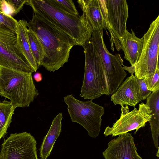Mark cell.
<instances>
[{
    "label": "cell",
    "instance_id": "6da1fadb",
    "mask_svg": "<svg viewBox=\"0 0 159 159\" xmlns=\"http://www.w3.org/2000/svg\"><path fill=\"white\" fill-rule=\"evenodd\" d=\"M27 27L42 47L44 57L41 66L54 72L68 61L70 51L76 44L67 33L51 20L34 12Z\"/></svg>",
    "mask_w": 159,
    "mask_h": 159
},
{
    "label": "cell",
    "instance_id": "7a4b0ae2",
    "mask_svg": "<svg viewBox=\"0 0 159 159\" xmlns=\"http://www.w3.org/2000/svg\"><path fill=\"white\" fill-rule=\"evenodd\" d=\"M33 12L54 22L82 46L91 38L93 29L84 14L76 15L67 12L50 0H26Z\"/></svg>",
    "mask_w": 159,
    "mask_h": 159
},
{
    "label": "cell",
    "instance_id": "3957f363",
    "mask_svg": "<svg viewBox=\"0 0 159 159\" xmlns=\"http://www.w3.org/2000/svg\"><path fill=\"white\" fill-rule=\"evenodd\" d=\"M85 55L84 72L80 96L93 100L110 95L104 67L100 54L91 38L83 46Z\"/></svg>",
    "mask_w": 159,
    "mask_h": 159
},
{
    "label": "cell",
    "instance_id": "277c9868",
    "mask_svg": "<svg viewBox=\"0 0 159 159\" xmlns=\"http://www.w3.org/2000/svg\"><path fill=\"white\" fill-rule=\"evenodd\" d=\"M32 73L0 66V96L10 99L16 108L29 107L39 94Z\"/></svg>",
    "mask_w": 159,
    "mask_h": 159
},
{
    "label": "cell",
    "instance_id": "5b68a950",
    "mask_svg": "<svg viewBox=\"0 0 159 159\" xmlns=\"http://www.w3.org/2000/svg\"><path fill=\"white\" fill-rule=\"evenodd\" d=\"M143 37V46L139 60L133 67H124L131 75L134 73L135 76L139 79L152 76L159 66V15L150 24Z\"/></svg>",
    "mask_w": 159,
    "mask_h": 159
},
{
    "label": "cell",
    "instance_id": "8992f818",
    "mask_svg": "<svg viewBox=\"0 0 159 159\" xmlns=\"http://www.w3.org/2000/svg\"><path fill=\"white\" fill-rule=\"evenodd\" d=\"M64 100L67 106L68 112L71 121L83 126L90 137L96 138L100 132L104 108L91 100L83 101L78 100L72 94L64 97Z\"/></svg>",
    "mask_w": 159,
    "mask_h": 159
},
{
    "label": "cell",
    "instance_id": "52a82bcc",
    "mask_svg": "<svg viewBox=\"0 0 159 159\" xmlns=\"http://www.w3.org/2000/svg\"><path fill=\"white\" fill-rule=\"evenodd\" d=\"M103 30L93 31L92 38L100 54L104 67L110 94H113L123 82L127 73L119 54H111L107 49L103 38Z\"/></svg>",
    "mask_w": 159,
    "mask_h": 159
},
{
    "label": "cell",
    "instance_id": "ba28073f",
    "mask_svg": "<svg viewBox=\"0 0 159 159\" xmlns=\"http://www.w3.org/2000/svg\"><path fill=\"white\" fill-rule=\"evenodd\" d=\"M0 66L19 71L33 72L18 48L16 32L0 24Z\"/></svg>",
    "mask_w": 159,
    "mask_h": 159
},
{
    "label": "cell",
    "instance_id": "9c48e42d",
    "mask_svg": "<svg viewBox=\"0 0 159 159\" xmlns=\"http://www.w3.org/2000/svg\"><path fill=\"white\" fill-rule=\"evenodd\" d=\"M121 106V113L120 118L112 127L109 126L105 129V135L112 137L119 136L135 130V134L141 128L144 127L152 117L150 107L143 102L139 105V108L135 107L129 112L128 105Z\"/></svg>",
    "mask_w": 159,
    "mask_h": 159
},
{
    "label": "cell",
    "instance_id": "30bf717a",
    "mask_svg": "<svg viewBox=\"0 0 159 159\" xmlns=\"http://www.w3.org/2000/svg\"><path fill=\"white\" fill-rule=\"evenodd\" d=\"M36 145L29 133L11 134L2 144L0 159H38Z\"/></svg>",
    "mask_w": 159,
    "mask_h": 159
},
{
    "label": "cell",
    "instance_id": "8fae6325",
    "mask_svg": "<svg viewBox=\"0 0 159 159\" xmlns=\"http://www.w3.org/2000/svg\"><path fill=\"white\" fill-rule=\"evenodd\" d=\"M107 20L111 31V48L114 51L113 43L118 51L121 49L119 39L126 29L128 16V5L125 0H105Z\"/></svg>",
    "mask_w": 159,
    "mask_h": 159
},
{
    "label": "cell",
    "instance_id": "7c38bea8",
    "mask_svg": "<svg viewBox=\"0 0 159 159\" xmlns=\"http://www.w3.org/2000/svg\"><path fill=\"white\" fill-rule=\"evenodd\" d=\"M102 152L105 159H143L138 153L132 134L126 133L111 140Z\"/></svg>",
    "mask_w": 159,
    "mask_h": 159
},
{
    "label": "cell",
    "instance_id": "4fadbf2b",
    "mask_svg": "<svg viewBox=\"0 0 159 159\" xmlns=\"http://www.w3.org/2000/svg\"><path fill=\"white\" fill-rule=\"evenodd\" d=\"M111 98L115 105L134 107L142 101L137 78L133 74L131 75L112 94Z\"/></svg>",
    "mask_w": 159,
    "mask_h": 159
},
{
    "label": "cell",
    "instance_id": "5bb4252c",
    "mask_svg": "<svg viewBox=\"0 0 159 159\" xmlns=\"http://www.w3.org/2000/svg\"><path fill=\"white\" fill-rule=\"evenodd\" d=\"M131 33L127 30L119 39L121 49L124 53V58L129 62L133 67L139 60L143 46V37L139 38L131 29Z\"/></svg>",
    "mask_w": 159,
    "mask_h": 159
},
{
    "label": "cell",
    "instance_id": "9a60e30c",
    "mask_svg": "<svg viewBox=\"0 0 159 159\" xmlns=\"http://www.w3.org/2000/svg\"><path fill=\"white\" fill-rule=\"evenodd\" d=\"M77 2L93 31L106 29L105 20L99 0H78Z\"/></svg>",
    "mask_w": 159,
    "mask_h": 159
},
{
    "label": "cell",
    "instance_id": "2e32d148",
    "mask_svg": "<svg viewBox=\"0 0 159 159\" xmlns=\"http://www.w3.org/2000/svg\"><path fill=\"white\" fill-rule=\"evenodd\" d=\"M62 113L60 112L53 119L50 128L44 136L39 149L41 159H47L50 154L54 143L61 132Z\"/></svg>",
    "mask_w": 159,
    "mask_h": 159
},
{
    "label": "cell",
    "instance_id": "e0dca14e",
    "mask_svg": "<svg viewBox=\"0 0 159 159\" xmlns=\"http://www.w3.org/2000/svg\"><path fill=\"white\" fill-rule=\"evenodd\" d=\"M27 24V21L24 20H20L18 21L17 28L16 32L17 45L18 49L34 72L36 71L39 67L31 52L28 39L26 32Z\"/></svg>",
    "mask_w": 159,
    "mask_h": 159
},
{
    "label": "cell",
    "instance_id": "ac0fdd59",
    "mask_svg": "<svg viewBox=\"0 0 159 159\" xmlns=\"http://www.w3.org/2000/svg\"><path fill=\"white\" fill-rule=\"evenodd\" d=\"M151 111L152 117L148 121L151 129L152 138L155 148L159 149V90L152 92L147 98L146 103Z\"/></svg>",
    "mask_w": 159,
    "mask_h": 159
},
{
    "label": "cell",
    "instance_id": "d6986e66",
    "mask_svg": "<svg viewBox=\"0 0 159 159\" xmlns=\"http://www.w3.org/2000/svg\"><path fill=\"white\" fill-rule=\"evenodd\" d=\"M16 108L11 101H0V140L7 134Z\"/></svg>",
    "mask_w": 159,
    "mask_h": 159
},
{
    "label": "cell",
    "instance_id": "ffe728a7",
    "mask_svg": "<svg viewBox=\"0 0 159 159\" xmlns=\"http://www.w3.org/2000/svg\"><path fill=\"white\" fill-rule=\"evenodd\" d=\"M26 32L31 52L39 67L41 66L44 57L42 47L37 37L30 28H27Z\"/></svg>",
    "mask_w": 159,
    "mask_h": 159
},
{
    "label": "cell",
    "instance_id": "44dd1931",
    "mask_svg": "<svg viewBox=\"0 0 159 159\" xmlns=\"http://www.w3.org/2000/svg\"><path fill=\"white\" fill-rule=\"evenodd\" d=\"M50 1L54 4L67 12L76 15H79L72 0H50Z\"/></svg>",
    "mask_w": 159,
    "mask_h": 159
},
{
    "label": "cell",
    "instance_id": "7402d4cb",
    "mask_svg": "<svg viewBox=\"0 0 159 159\" xmlns=\"http://www.w3.org/2000/svg\"><path fill=\"white\" fill-rule=\"evenodd\" d=\"M0 24L16 32L17 28L18 21L11 16L6 15L0 11Z\"/></svg>",
    "mask_w": 159,
    "mask_h": 159
},
{
    "label": "cell",
    "instance_id": "603a6c76",
    "mask_svg": "<svg viewBox=\"0 0 159 159\" xmlns=\"http://www.w3.org/2000/svg\"><path fill=\"white\" fill-rule=\"evenodd\" d=\"M144 79L148 90L151 92L159 90V66L152 76Z\"/></svg>",
    "mask_w": 159,
    "mask_h": 159
},
{
    "label": "cell",
    "instance_id": "cb8c5ba5",
    "mask_svg": "<svg viewBox=\"0 0 159 159\" xmlns=\"http://www.w3.org/2000/svg\"><path fill=\"white\" fill-rule=\"evenodd\" d=\"M137 81L142 100L147 99L151 93V92L148 89L144 79H137Z\"/></svg>",
    "mask_w": 159,
    "mask_h": 159
},
{
    "label": "cell",
    "instance_id": "d4e9b609",
    "mask_svg": "<svg viewBox=\"0 0 159 159\" xmlns=\"http://www.w3.org/2000/svg\"><path fill=\"white\" fill-rule=\"evenodd\" d=\"M0 11L6 15L11 16L15 14L14 10L7 1L1 0Z\"/></svg>",
    "mask_w": 159,
    "mask_h": 159
},
{
    "label": "cell",
    "instance_id": "484cf974",
    "mask_svg": "<svg viewBox=\"0 0 159 159\" xmlns=\"http://www.w3.org/2000/svg\"><path fill=\"white\" fill-rule=\"evenodd\" d=\"M26 0H8V3L13 8L15 14L18 13L25 4Z\"/></svg>",
    "mask_w": 159,
    "mask_h": 159
},
{
    "label": "cell",
    "instance_id": "4316f807",
    "mask_svg": "<svg viewBox=\"0 0 159 159\" xmlns=\"http://www.w3.org/2000/svg\"><path fill=\"white\" fill-rule=\"evenodd\" d=\"M33 78L37 82H39L43 80V76L41 73L36 72L33 75Z\"/></svg>",
    "mask_w": 159,
    "mask_h": 159
},
{
    "label": "cell",
    "instance_id": "83f0119b",
    "mask_svg": "<svg viewBox=\"0 0 159 159\" xmlns=\"http://www.w3.org/2000/svg\"><path fill=\"white\" fill-rule=\"evenodd\" d=\"M157 150H157V153L156 156L157 157H158L159 156V149H157Z\"/></svg>",
    "mask_w": 159,
    "mask_h": 159
},
{
    "label": "cell",
    "instance_id": "f1b7e54d",
    "mask_svg": "<svg viewBox=\"0 0 159 159\" xmlns=\"http://www.w3.org/2000/svg\"><path fill=\"white\" fill-rule=\"evenodd\" d=\"M0 2H1V0H0Z\"/></svg>",
    "mask_w": 159,
    "mask_h": 159
}]
</instances>
